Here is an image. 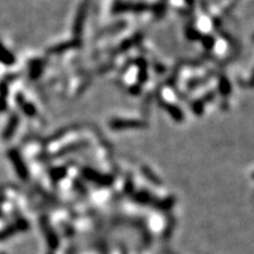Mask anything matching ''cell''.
<instances>
[{"label":"cell","mask_w":254,"mask_h":254,"mask_svg":"<svg viewBox=\"0 0 254 254\" xmlns=\"http://www.w3.org/2000/svg\"><path fill=\"white\" fill-rule=\"evenodd\" d=\"M145 124L136 120H113L111 123V127L114 129H125V128H141L145 127Z\"/></svg>","instance_id":"277c9868"},{"label":"cell","mask_w":254,"mask_h":254,"mask_svg":"<svg viewBox=\"0 0 254 254\" xmlns=\"http://www.w3.org/2000/svg\"><path fill=\"white\" fill-rule=\"evenodd\" d=\"M164 107L168 111V112H170V114L173 117L174 119L178 120V122H182L184 116H183L182 110H180L179 107L173 106V105H170V104H164Z\"/></svg>","instance_id":"5b68a950"},{"label":"cell","mask_w":254,"mask_h":254,"mask_svg":"<svg viewBox=\"0 0 254 254\" xmlns=\"http://www.w3.org/2000/svg\"><path fill=\"white\" fill-rule=\"evenodd\" d=\"M253 178H254V174H253Z\"/></svg>","instance_id":"30bf717a"},{"label":"cell","mask_w":254,"mask_h":254,"mask_svg":"<svg viewBox=\"0 0 254 254\" xmlns=\"http://www.w3.org/2000/svg\"><path fill=\"white\" fill-rule=\"evenodd\" d=\"M150 6L147 4H140V2H125L118 1L114 5V12H144L150 11Z\"/></svg>","instance_id":"6da1fadb"},{"label":"cell","mask_w":254,"mask_h":254,"mask_svg":"<svg viewBox=\"0 0 254 254\" xmlns=\"http://www.w3.org/2000/svg\"><path fill=\"white\" fill-rule=\"evenodd\" d=\"M78 46V41L73 40V41H68V43H64L62 45L59 46H56L55 49H53L51 52L53 53H60V52H64V51H67L69 49H73V47Z\"/></svg>","instance_id":"8992f818"},{"label":"cell","mask_w":254,"mask_h":254,"mask_svg":"<svg viewBox=\"0 0 254 254\" xmlns=\"http://www.w3.org/2000/svg\"><path fill=\"white\" fill-rule=\"evenodd\" d=\"M250 86H251V87H254V69H253V72H252V75H251Z\"/></svg>","instance_id":"ba28073f"},{"label":"cell","mask_w":254,"mask_h":254,"mask_svg":"<svg viewBox=\"0 0 254 254\" xmlns=\"http://www.w3.org/2000/svg\"><path fill=\"white\" fill-rule=\"evenodd\" d=\"M253 40H254V37H253Z\"/></svg>","instance_id":"9c48e42d"},{"label":"cell","mask_w":254,"mask_h":254,"mask_svg":"<svg viewBox=\"0 0 254 254\" xmlns=\"http://www.w3.org/2000/svg\"><path fill=\"white\" fill-rule=\"evenodd\" d=\"M219 90H220L222 95L230 94L231 85H230V81H228L226 78H224V77L220 78V86H219Z\"/></svg>","instance_id":"52a82bcc"},{"label":"cell","mask_w":254,"mask_h":254,"mask_svg":"<svg viewBox=\"0 0 254 254\" xmlns=\"http://www.w3.org/2000/svg\"><path fill=\"white\" fill-rule=\"evenodd\" d=\"M86 13H87V6L85 4H82L78 9L77 17H75V21H74V27H73L74 36L77 38L80 36L82 27H84L85 19H86Z\"/></svg>","instance_id":"3957f363"},{"label":"cell","mask_w":254,"mask_h":254,"mask_svg":"<svg viewBox=\"0 0 254 254\" xmlns=\"http://www.w3.org/2000/svg\"><path fill=\"white\" fill-rule=\"evenodd\" d=\"M82 174H84V177L86 178L87 180H90V182L97 184V185H100V186H110L113 182L112 177L104 176V174L95 172V171L90 170V168H86V170H84Z\"/></svg>","instance_id":"7a4b0ae2"}]
</instances>
